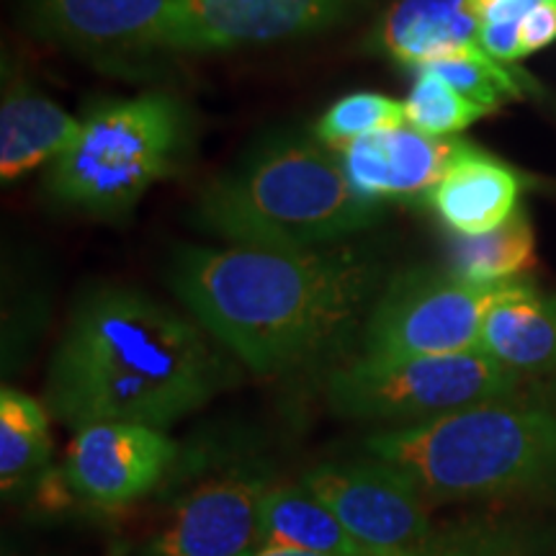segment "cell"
<instances>
[{
  "label": "cell",
  "instance_id": "1",
  "mask_svg": "<svg viewBox=\"0 0 556 556\" xmlns=\"http://www.w3.org/2000/svg\"><path fill=\"white\" fill-rule=\"evenodd\" d=\"M384 270L356 248L180 245L168 283L191 317L255 377L323 358L371 309Z\"/></svg>",
  "mask_w": 556,
  "mask_h": 556
},
{
  "label": "cell",
  "instance_id": "2",
  "mask_svg": "<svg viewBox=\"0 0 556 556\" xmlns=\"http://www.w3.org/2000/svg\"><path fill=\"white\" fill-rule=\"evenodd\" d=\"M212 340L144 291H90L52 356L47 409L73 430L93 422L176 426L227 384V361Z\"/></svg>",
  "mask_w": 556,
  "mask_h": 556
},
{
  "label": "cell",
  "instance_id": "3",
  "mask_svg": "<svg viewBox=\"0 0 556 556\" xmlns=\"http://www.w3.org/2000/svg\"><path fill=\"white\" fill-rule=\"evenodd\" d=\"M430 505L528 495L556 482V407L533 394L394 426L364 441Z\"/></svg>",
  "mask_w": 556,
  "mask_h": 556
},
{
  "label": "cell",
  "instance_id": "4",
  "mask_svg": "<svg viewBox=\"0 0 556 556\" xmlns=\"http://www.w3.org/2000/svg\"><path fill=\"white\" fill-rule=\"evenodd\" d=\"M381 201L353 189L338 150L309 137H276L214 178L193 225L229 245L323 248L381 219Z\"/></svg>",
  "mask_w": 556,
  "mask_h": 556
},
{
  "label": "cell",
  "instance_id": "5",
  "mask_svg": "<svg viewBox=\"0 0 556 556\" xmlns=\"http://www.w3.org/2000/svg\"><path fill=\"white\" fill-rule=\"evenodd\" d=\"M189 142V111L168 93L96 103L50 163L47 191L88 217L122 219L178 168Z\"/></svg>",
  "mask_w": 556,
  "mask_h": 556
},
{
  "label": "cell",
  "instance_id": "6",
  "mask_svg": "<svg viewBox=\"0 0 556 556\" xmlns=\"http://www.w3.org/2000/svg\"><path fill=\"white\" fill-rule=\"evenodd\" d=\"M528 379L482 351L448 356L353 358L328 377V405L358 422L415 426L456 409L523 394Z\"/></svg>",
  "mask_w": 556,
  "mask_h": 556
},
{
  "label": "cell",
  "instance_id": "7",
  "mask_svg": "<svg viewBox=\"0 0 556 556\" xmlns=\"http://www.w3.org/2000/svg\"><path fill=\"white\" fill-rule=\"evenodd\" d=\"M503 283H471L451 268L400 270L374 299L361 332L364 358L479 351L486 309Z\"/></svg>",
  "mask_w": 556,
  "mask_h": 556
},
{
  "label": "cell",
  "instance_id": "8",
  "mask_svg": "<svg viewBox=\"0 0 556 556\" xmlns=\"http://www.w3.org/2000/svg\"><path fill=\"white\" fill-rule=\"evenodd\" d=\"M353 539L374 554H409L433 544L441 528L428 503L397 469L364 456L312 467L299 479Z\"/></svg>",
  "mask_w": 556,
  "mask_h": 556
},
{
  "label": "cell",
  "instance_id": "9",
  "mask_svg": "<svg viewBox=\"0 0 556 556\" xmlns=\"http://www.w3.org/2000/svg\"><path fill=\"white\" fill-rule=\"evenodd\" d=\"M361 0H178L152 50L212 52L323 31Z\"/></svg>",
  "mask_w": 556,
  "mask_h": 556
},
{
  "label": "cell",
  "instance_id": "10",
  "mask_svg": "<svg viewBox=\"0 0 556 556\" xmlns=\"http://www.w3.org/2000/svg\"><path fill=\"white\" fill-rule=\"evenodd\" d=\"M270 479L261 471H227L204 479L178 500L139 556H250L263 544V497Z\"/></svg>",
  "mask_w": 556,
  "mask_h": 556
},
{
  "label": "cell",
  "instance_id": "11",
  "mask_svg": "<svg viewBox=\"0 0 556 556\" xmlns=\"http://www.w3.org/2000/svg\"><path fill=\"white\" fill-rule=\"evenodd\" d=\"M178 456V443L139 422H93L75 430L65 475L83 503L116 510L148 497Z\"/></svg>",
  "mask_w": 556,
  "mask_h": 556
},
{
  "label": "cell",
  "instance_id": "12",
  "mask_svg": "<svg viewBox=\"0 0 556 556\" xmlns=\"http://www.w3.org/2000/svg\"><path fill=\"white\" fill-rule=\"evenodd\" d=\"M469 144L456 137H430L409 124L381 129L338 150L353 189L366 199L428 197Z\"/></svg>",
  "mask_w": 556,
  "mask_h": 556
},
{
  "label": "cell",
  "instance_id": "13",
  "mask_svg": "<svg viewBox=\"0 0 556 556\" xmlns=\"http://www.w3.org/2000/svg\"><path fill=\"white\" fill-rule=\"evenodd\" d=\"M178 0H29L47 37L83 52L152 50Z\"/></svg>",
  "mask_w": 556,
  "mask_h": 556
},
{
  "label": "cell",
  "instance_id": "14",
  "mask_svg": "<svg viewBox=\"0 0 556 556\" xmlns=\"http://www.w3.org/2000/svg\"><path fill=\"white\" fill-rule=\"evenodd\" d=\"M479 351L528 381L556 377V294L505 281L486 309Z\"/></svg>",
  "mask_w": 556,
  "mask_h": 556
},
{
  "label": "cell",
  "instance_id": "15",
  "mask_svg": "<svg viewBox=\"0 0 556 556\" xmlns=\"http://www.w3.org/2000/svg\"><path fill=\"white\" fill-rule=\"evenodd\" d=\"M475 0H394L374 31V45L400 65L430 62L479 45Z\"/></svg>",
  "mask_w": 556,
  "mask_h": 556
},
{
  "label": "cell",
  "instance_id": "16",
  "mask_svg": "<svg viewBox=\"0 0 556 556\" xmlns=\"http://www.w3.org/2000/svg\"><path fill=\"white\" fill-rule=\"evenodd\" d=\"M518 199L516 173L475 148L464 150L426 197L454 235H482L500 227L518 212Z\"/></svg>",
  "mask_w": 556,
  "mask_h": 556
},
{
  "label": "cell",
  "instance_id": "17",
  "mask_svg": "<svg viewBox=\"0 0 556 556\" xmlns=\"http://www.w3.org/2000/svg\"><path fill=\"white\" fill-rule=\"evenodd\" d=\"M80 127V119L31 88H13L0 106V178L5 184L52 163Z\"/></svg>",
  "mask_w": 556,
  "mask_h": 556
},
{
  "label": "cell",
  "instance_id": "18",
  "mask_svg": "<svg viewBox=\"0 0 556 556\" xmlns=\"http://www.w3.org/2000/svg\"><path fill=\"white\" fill-rule=\"evenodd\" d=\"M261 548H296L330 556H379L358 544L317 495L296 484H270L263 497Z\"/></svg>",
  "mask_w": 556,
  "mask_h": 556
},
{
  "label": "cell",
  "instance_id": "19",
  "mask_svg": "<svg viewBox=\"0 0 556 556\" xmlns=\"http://www.w3.org/2000/svg\"><path fill=\"white\" fill-rule=\"evenodd\" d=\"M52 456L50 409L21 389L0 392V486L18 497L47 471Z\"/></svg>",
  "mask_w": 556,
  "mask_h": 556
},
{
  "label": "cell",
  "instance_id": "20",
  "mask_svg": "<svg viewBox=\"0 0 556 556\" xmlns=\"http://www.w3.org/2000/svg\"><path fill=\"white\" fill-rule=\"evenodd\" d=\"M448 263L471 283H505L536 266V235L523 208L482 235H454Z\"/></svg>",
  "mask_w": 556,
  "mask_h": 556
},
{
  "label": "cell",
  "instance_id": "21",
  "mask_svg": "<svg viewBox=\"0 0 556 556\" xmlns=\"http://www.w3.org/2000/svg\"><path fill=\"white\" fill-rule=\"evenodd\" d=\"M426 67L446 80L451 88H456L464 99L482 106L486 114L497 111L507 99H520L528 88L523 73L490 58L479 45L454 58L430 62Z\"/></svg>",
  "mask_w": 556,
  "mask_h": 556
},
{
  "label": "cell",
  "instance_id": "22",
  "mask_svg": "<svg viewBox=\"0 0 556 556\" xmlns=\"http://www.w3.org/2000/svg\"><path fill=\"white\" fill-rule=\"evenodd\" d=\"M402 103H405V122L409 127L426 131L430 137L456 135L486 116L482 106L464 99L456 88H451L428 67H417V78Z\"/></svg>",
  "mask_w": 556,
  "mask_h": 556
},
{
  "label": "cell",
  "instance_id": "23",
  "mask_svg": "<svg viewBox=\"0 0 556 556\" xmlns=\"http://www.w3.org/2000/svg\"><path fill=\"white\" fill-rule=\"evenodd\" d=\"M405 122V103L389 99L381 93H351L338 99L319 116L317 139L332 150H343L361 137L381 129H394Z\"/></svg>",
  "mask_w": 556,
  "mask_h": 556
},
{
  "label": "cell",
  "instance_id": "24",
  "mask_svg": "<svg viewBox=\"0 0 556 556\" xmlns=\"http://www.w3.org/2000/svg\"><path fill=\"white\" fill-rule=\"evenodd\" d=\"M556 39V0H544L528 13L523 24H520V47L526 54L541 50V47L552 45Z\"/></svg>",
  "mask_w": 556,
  "mask_h": 556
},
{
  "label": "cell",
  "instance_id": "25",
  "mask_svg": "<svg viewBox=\"0 0 556 556\" xmlns=\"http://www.w3.org/2000/svg\"><path fill=\"white\" fill-rule=\"evenodd\" d=\"M544 0H475L479 24H523L528 13Z\"/></svg>",
  "mask_w": 556,
  "mask_h": 556
},
{
  "label": "cell",
  "instance_id": "26",
  "mask_svg": "<svg viewBox=\"0 0 556 556\" xmlns=\"http://www.w3.org/2000/svg\"><path fill=\"white\" fill-rule=\"evenodd\" d=\"M250 556H330V554H315V552H296V548H258ZM379 556H394V554H379Z\"/></svg>",
  "mask_w": 556,
  "mask_h": 556
},
{
  "label": "cell",
  "instance_id": "27",
  "mask_svg": "<svg viewBox=\"0 0 556 556\" xmlns=\"http://www.w3.org/2000/svg\"><path fill=\"white\" fill-rule=\"evenodd\" d=\"M114 556H122V554H114Z\"/></svg>",
  "mask_w": 556,
  "mask_h": 556
}]
</instances>
